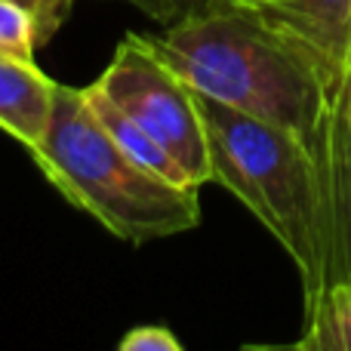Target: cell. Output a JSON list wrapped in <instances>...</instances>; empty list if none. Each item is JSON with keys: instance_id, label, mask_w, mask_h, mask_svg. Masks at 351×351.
<instances>
[{"instance_id": "cell-14", "label": "cell", "mask_w": 351, "mask_h": 351, "mask_svg": "<svg viewBox=\"0 0 351 351\" xmlns=\"http://www.w3.org/2000/svg\"><path fill=\"white\" fill-rule=\"evenodd\" d=\"M346 99H348V108H351V84L346 86Z\"/></svg>"}, {"instance_id": "cell-13", "label": "cell", "mask_w": 351, "mask_h": 351, "mask_svg": "<svg viewBox=\"0 0 351 351\" xmlns=\"http://www.w3.org/2000/svg\"><path fill=\"white\" fill-rule=\"evenodd\" d=\"M130 3H136L142 12H148L152 19H158L160 25H173L176 19L200 10L206 0H130Z\"/></svg>"}, {"instance_id": "cell-2", "label": "cell", "mask_w": 351, "mask_h": 351, "mask_svg": "<svg viewBox=\"0 0 351 351\" xmlns=\"http://www.w3.org/2000/svg\"><path fill=\"white\" fill-rule=\"evenodd\" d=\"M194 96L210 142V182L234 194L280 243L299 271L308 308L330 284L342 280L327 152L293 130L200 93Z\"/></svg>"}, {"instance_id": "cell-11", "label": "cell", "mask_w": 351, "mask_h": 351, "mask_svg": "<svg viewBox=\"0 0 351 351\" xmlns=\"http://www.w3.org/2000/svg\"><path fill=\"white\" fill-rule=\"evenodd\" d=\"M34 10V22H37V47L47 43L56 31L65 25V19L71 16L77 0H25Z\"/></svg>"}, {"instance_id": "cell-4", "label": "cell", "mask_w": 351, "mask_h": 351, "mask_svg": "<svg viewBox=\"0 0 351 351\" xmlns=\"http://www.w3.org/2000/svg\"><path fill=\"white\" fill-rule=\"evenodd\" d=\"M93 86L158 145H164V152L182 167L191 185H210V142L197 96L154 53L145 34L123 37L111 65L99 74V80H93Z\"/></svg>"}, {"instance_id": "cell-1", "label": "cell", "mask_w": 351, "mask_h": 351, "mask_svg": "<svg viewBox=\"0 0 351 351\" xmlns=\"http://www.w3.org/2000/svg\"><path fill=\"white\" fill-rule=\"evenodd\" d=\"M148 43L194 93L293 130L327 152L342 93L253 10L234 0H206Z\"/></svg>"}, {"instance_id": "cell-15", "label": "cell", "mask_w": 351, "mask_h": 351, "mask_svg": "<svg viewBox=\"0 0 351 351\" xmlns=\"http://www.w3.org/2000/svg\"><path fill=\"white\" fill-rule=\"evenodd\" d=\"M348 84H351V80H348Z\"/></svg>"}, {"instance_id": "cell-12", "label": "cell", "mask_w": 351, "mask_h": 351, "mask_svg": "<svg viewBox=\"0 0 351 351\" xmlns=\"http://www.w3.org/2000/svg\"><path fill=\"white\" fill-rule=\"evenodd\" d=\"M121 351H182V342L167 327H133L121 342Z\"/></svg>"}, {"instance_id": "cell-5", "label": "cell", "mask_w": 351, "mask_h": 351, "mask_svg": "<svg viewBox=\"0 0 351 351\" xmlns=\"http://www.w3.org/2000/svg\"><path fill=\"white\" fill-rule=\"evenodd\" d=\"M290 37L336 93L351 80V0H234Z\"/></svg>"}, {"instance_id": "cell-10", "label": "cell", "mask_w": 351, "mask_h": 351, "mask_svg": "<svg viewBox=\"0 0 351 351\" xmlns=\"http://www.w3.org/2000/svg\"><path fill=\"white\" fill-rule=\"evenodd\" d=\"M37 22L25 0H0V53L34 59Z\"/></svg>"}, {"instance_id": "cell-6", "label": "cell", "mask_w": 351, "mask_h": 351, "mask_svg": "<svg viewBox=\"0 0 351 351\" xmlns=\"http://www.w3.org/2000/svg\"><path fill=\"white\" fill-rule=\"evenodd\" d=\"M56 84L34 65V59L0 53V130L34 152L49 127L56 105Z\"/></svg>"}, {"instance_id": "cell-8", "label": "cell", "mask_w": 351, "mask_h": 351, "mask_svg": "<svg viewBox=\"0 0 351 351\" xmlns=\"http://www.w3.org/2000/svg\"><path fill=\"white\" fill-rule=\"evenodd\" d=\"M84 93H86V102H90V108L96 111V117L102 121V127L108 130V136L123 148V152L130 154V158L139 160L142 167L154 170L158 176H164V179L179 182V185H191V182H188V176L182 173V167L164 152V145H158V142H154L152 136L145 133V130L136 127V123L130 121V117L123 114V111L117 108L111 99H105L93 84L84 86ZM194 188H197V185H194Z\"/></svg>"}, {"instance_id": "cell-3", "label": "cell", "mask_w": 351, "mask_h": 351, "mask_svg": "<svg viewBox=\"0 0 351 351\" xmlns=\"http://www.w3.org/2000/svg\"><path fill=\"white\" fill-rule=\"evenodd\" d=\"M31 158L49 185L127 243L173 237L200 222V188L170 182L130 158L84 90L59 84L47 136Z\"/></svg>"}, {"instance_id": "cell-7", "label": "cell", "mask_w": 351, "mask_h": 351, "mask_svg": "<svg viewBox=\"0 0 351 351\" xmlns=\"http://www.w3.org/2000/svg\"><path fill=\"white\" fill-rule=\"evenodd\" d=\"M327 179L336 210V237H339V271L351 274V108L342 93L333 117V133L327 145Z\"/></svg>"}, {"instance_id": "cell-9", "label": "cell", "mask_w": 351, "mask_h": 351, "mask_svg": "<svg viewBox=\"0 0 351 351\" xmlns=\"http://www.w3.org/2000/svg\"><path fill=\"white\" fill-rule=\"evenodd\" d=\"M302 351H351V274L330 284L305 308L302 336L293 342Z\"/></svg>"}]
</instances>
